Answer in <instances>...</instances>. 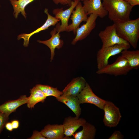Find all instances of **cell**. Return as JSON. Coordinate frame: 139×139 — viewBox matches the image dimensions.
<instances>
[{
	"mask_svg": "<svg viewBox=\"0 0 139 139\" xmlns=\"http://www.w3.org/2000/svg\"><path fill=\"white\" fill-rule=\"evenodd\" d=\"M14 10L13 14L15 18L17 19L19 14L21 13L25 18L27 17V14L25 8L29 4L35 0H9Z\"/></svg>",
	"mask_w": 139,
	"mask_h": 139,
	"instance_id": "22",
	"label": "cell"
},
{
	"mask_svg": "<svg viewBox=\"0 0 139 139\" xmlns=\"http://www.w3.org/2000/svg\"><path fill=\"white\" fill-rule=\"evenodd\" d=\"M124 136L120 131H116L114 132L108 138L109 139H123Z\"/></svg>",
	"mask_w": 139,
	"mask_h": 139,
	"instance_id": "26",
	"label": "cell"
},
{
	"mask_svg": "<svg viewBox=\"0 0 139 139\" xmlns=\"http://www.w3.org/2000/svg\"><path fill=\"white\" fill-rule=\"evenodd\" d=\"M83 3V8L88 15L94 14L103 18L108 14L107 11L103 5L102 0H84Z\"/></svg>",
	"mask_w": 139,
	"mask_h": 139,
	"instance_id": "12",
	"label": "cell"
},
{
	"mask_svg": "<svg viewBox=\"0 0 139 139\" xmlns=\"http://www.w3.org/2000/svg\"><path fill=\"white\" fill-rule=\"evenodd\" d=\"M48 11V10L47 8L45 9L44 12L47 15V18L45 23L42 25L29 33H23L18 36L17 39L18 40L22 39H23V45L24 47L28 46L30 39L32 35L40 31L47 29L50 26H55L60 21L59 19L51 15Z\"/></svg>",
	"mask_w": 139,
	"mask_h": 139,
	"instance_id": "11",
	"label": "cell"
},
{
	"mask_svg": "<svg viewBox=\"0 0 139 139\" xmlns=\"http://www.w3.org/2000/svg\"><path fill=\"white\" fill-rule=\"evenodd\" d=\"M29 139H47L44 136L41 132L36 130L34 131L32 136Z\"/></svg>",
	"mask_w": 139,
	"mask_h": 139,
	"instance_id": "25",
	"label": "cell"
},
{
	"mask_svg": "<svg viewBox=\"0 0 139 139\" xmlns=\"http://www.w3.org/2000/svg\"><path fill=\"white\" fill-rule=\"evenodd\" d=\"M86 122L84 119L71 116L65 118L62 124L66 136H72L79 127Z\"/></svg>",
	"mask_w": 139,
	"mask_h": 139,
	"instance_id": "13",
	"label": "cell"
},
{
	"mask_svg": "<svg viewBox=\"0 0 139 139\" xmlns=\"http://www.w3.org/2000/svg\"><path fill=\"white\" fill-rule=\"evenodd\" d=\"M130 47V45L124 44L101 47L98 51L96 55L98 70L103 68L108 64L109 59L110 57L120 53L124 50L128 49Z\"/></svg>",
	"mask_w": 139,
	"mask_h": 139,
	"instance_id": "3",
	"label": "cell"
},
{
	"mask_svg": "<svg viewBox=\"0 0 139 139\" xmlns=\"http://www.w3.org/2000/svg\"><path fill=\"white\" fill-rule=\"evenodd\" d=\"M98 16L95 14H90L86 22L77 29L76 36L71 42L72 45H75L77 41L84 39L90 34L95 27L96 21Z\"/></svg>",
	"mask_w": 139,
	"mask_h": 139,
	"instance_id": "9",
	"label": "cell"
},
{
	"mask_svg": "<svg viewBox=\"0 0 139 139\" xmlns=\"http://www.w3.org/2000/svg\"><path fill=\"white\" fill-rule=\"evenodd\" d=\"M127 2L133 7L135 5H139V0H128Z\"/></svg>",
	"mask_w": 139,
	"mask_h": 139,
	"instance_id": "29",
	"label": "cell"
},
{
	"mask_svg": "<svg viewBox=\"0 0 139 139\" xmlns=\"http://www.w3.org/2000/svg\"><path fill=\"white\" fill-rule=\"evenodd\" d=\"M0 6H1V4H0Z\"/></svg>",
	"mask_w": 139,
	"mask_h": 139,
	"instance_id": "33",
	"label": "cell"
},
{
	"mask_svg": "<svg viewBox=\"0 0 139 139\" xmlns=\"http://www.w3.org/2000/svg\"><path fill=\"white\" fill-rule=\"evenodd\" d=\"M5 127L7 130L10 132L12 131L13 129L11 122H7L5 125Z\"/></svg>",
	"mask_w": 139,
	"mask_h": 139,
	"instance_id": "30",
	"label": "cell"
},
{
	"mask_svg": "<svg viewBox=\"0 0 139 139\" xmlns=\"http://www.w3.org/2000/svg\"><path fill=\"white\" fill-rule=\"evenodd\" d=\"M124 0L126 1H127H127H128V0Z\"/></svg>",
	"mask_w": 139,
	"mask_h": 139,
	"instance_id": "32",
	"label": "cell"
},
{
	"mask_svg": "<svg viewBox=\"0 0 139 139\" xmlns=\"http://www.w3.org/2000/svg\"><path fill=\"white\" fill-rule=\"evenodd\" d=\"M13 129L18 128L19 126V122L18 120H14L11 122Z\"/></svg>",
	"mask_w": 139,
	"mask_h": 139,
	"instance_id": "28",
	"label": "cell"
},
{
	"mask_svg": "<svg viewBox=\"0 0 139 139\" xmlns=\"http://www.w3.org/2000/svg\"><path fill=\"white\" fill-rule=\"evenodd\" d=\"M84 0H72V1H74V2H76V1H83Z\"/></svg>",
	"mask_w": 139,
	"mask_h": 139,
	"instance_id": "31",
	"label": "cell"
},
{
	"mask_svg": "<svg viewBox=\"0 0 139 139\" xmlns=\"http://www.w3.org/2000/svg\"><path fill=\"white\" fill-rule=\"evenodd\" d=\"M98 36L102 43V48L112 46L117 44H129L128 42L118 36L114 23L112 25L107 26L104 30L101 31Z\"/></svg>",
	"mask_w": 139,
	"mask_h": 139,
	"instance_id": "6",
	"label": "cell"
},
{
	"mask_svg": "<svg viewBox=\"0 0 139 139\" xmlns=\"http://www.w3.org/2000/svg\"><path fill=\"white\" fill-rule=\"evenodd\" d=\"M30 90V95L29 97L27 104L29 108L32 109L38 102H44L47 97L41 90L36 86Z\"/></svg>",
	"mask_w": 139,
	"mask_h": 139,
	"instance_id": "20",
	"label": "cell"
},
{
	"mask_svg": "<svg viewBox=\"0 0 139 139\" xmlns=\"http://www.w3.org/2000/svg\"><path fill=\"white\" fill-rule=\"evenodd\" d=\"M77 97L80 104L85 103L92 104L102 109L106 101L96 95L87 82Z\"/></svg>",
	"mask_w": 139,
	"mask_h": 139,
	"instance_id": "7",
	"label": "cell"
},
{
	"mask_svg": "<svg viewBox=\"0 0 139 139\" xmlns=\"http://www.w3.org/2000/svg\"><path fill=\"white\" fill-rule=\"evenodd\" d=\"M86 82L82 76L73 79L63 90V95L77 96L84 88Z\"/></svg>",
	"mask_w": 139,
	"mask_h": 139,
	"instance_id": "15",
	"label": "cell"
},
{
	"mask_svg": "<svg viewBox=\"0 0 139 139\" xmlns=\"http://www.w3.org/2000/svg\"><path fill=\"white\" fill-rule=\"evenodd\" d=\"M36 86L41 90L46 97L52 96L56 98L63 94V92L58 90L56 88H54L49 85L41 84H37Z\"/></svg>",
	"mask_w": 139,
	"mask_h": 139,
	"instance_id": "23",
	"label": "cell"
},
{
	"mask_svg": "<svg viewBox=\"0 0 139 139\" xmlns=\"http://www.w3.org/2000/svg\"><path fill=\"white\" fill-rule=\"evenodd\" d=\"M118 36L136 48L139 38V18L121 22L113 21Z\"/></svg>",
	"mask_w": 139,
	"mask_h": 139,
	"instance_id": "1",
	"label": "cell"
},
{
	"mask_svg": "<svg viewBox=\"0 0 139 139\" xmlns=\"http://www.w3.org/2000/svg\"><path fill=\"white\" fill-rule=\"evenodd\" d=\"M102 0L110 20L113 21L124 22L130 20L133 7L127 2L124 0Z\"/></svg>",
	"mask_w": 139,
	"mask_h": 139,
	"instance_id": "2",
	"label": "cell"
},
{
	"mask_svg": "<svg viewBox=\"0 0 139 139\" xmlns=\"http://www.w3.org/2000/svg\"><path fill=\"white\" fill-rule=\"evenodd\" d=\"M54 3L56 4H58L70 6L71 4L72 0H52Z\"/></svg>",
	"mask_w": 139,
	"mask_h": 139,
	"instance_id": "27",
	"label": "cell"
},
{
	"mask_svg": "<svg viewBox=\"0 0 139 139\" xmlns=\"http://www.w3.org/2000/svg\"><path fill=\"white\" fill-rule=\"evenodd\" d=\"M121 56L127 61L132 70H137L139 67V50H130L128 49L123 50L121 53Z\"/></svg>",
	"mask_w": 139,
	"mask_h": 139,
	"instance_id": "21",
	"label": "cell"
},
{
	"mask_svg": "<svg viewBox=\"0 0 139 139\" xmlns=\"http://www.w3.org/2000/svg\"><path fill=\"white\" fill-rule=\"evenodd\" d=\"M132 70L127 60L120 56L113 63L98 70L96 73L99 74H106L117 76L126 75Z\"/></svg>",
	"mask_w": 139,
	"mask_h": 139,
	"instance_id": "4",
	"label": "cell"
},
{
	"mask_svg": "<svg viewBox=\"0 0 139 139\" xmlns=\"http://www.w3.org/2000/svg\"><path fill=\"white\" fill-rule=\"evenodd\" d=\"M47 139H64L65 135L62 124H48L40 132Z\"/></svg>",
	"mask_w": 139,
	"mask_h": 139,
	"instance_id": "16",
	"label": "cell"
},
{
	"mask_svg": "<svg viewBox=\"0 0 139 139\" xmlns=\"http://www.w3.org/2000/svg\"><path fill=\"white\" fill-rule=\"evenodd\" d=\"M60 33L57 32L56 29L55 28L50 32L51 37L50 39L45 41L37 40L38 42L46 45L50 49L51 54L50 61L53 59L55 55V49L57 48L59 49L63 45V40L60 39Z\"/></svg>",
	"mask_w": 139,
	"mask_h": 139,
	"instance_id": "14",
	"label": "cell"
},
{
	"mask_svg": "<svg viewBox=\"0 0 139 139\" xmlns=\"http://www.w3.org/2000/svg\"><path fill=\"white\" fill-rule=\"evenodd\" d=\"M75 8V10H73L71 15L70 19L72 23L68 25L66 31H72L75 35L80 24L83 21L86 22L88 18V15L85 12L80 1L78 2Z\"/></svg>",
	"mask_w": 139,
	"mask_h": 139,
	"instance_id": "10",
	"label": "cell"
},
{
	"mask_svg": "<svg viewBox=\"0 0 139 139\" xmlns=\"http://www.w3.org/2000/svg\"><path fill=\"white\" fill-rule=\"evenodd\" d=\"M104 114L103 122L107 127H116L122 117L119 109L112 102L106 101L102 109Z\"/></svg>",
	"mask_w": 139,
	"mask_h": 139,
	"instance_id": "5",
	"label": "cell"
},
{
	"mask_svg": "<svg viewBox=\"0 0 139 139\" xmlns=\"http://www.w3.org/2000/svg\"><path fill=\"white\" fill-rule=\"evenodd\" d=\"M82 130L73 135L74 139H93L96 135V129L93 125L86 122L82 126Z\"/></svg>",
	"mask_w": 139,
	"mask_h": 139,
	"instance_id": "19",
	"label": "cell"
},
{
	"mask_svg": "<svg viewBox=\"0 0 139 139\" xmlns=\"http://www.w3.org/2000/svg\"><path fill=\"white\" fill-rule=\"evenodd\" d=\"M56 98L58 101L63 103L68 107L75 114L76 117H79L81 109L77 96L62 94Z\"/></svg>",
	"mask_w": 139,
	"mask_h": 139,
	"instance_id": "18",
	"label": "cell"
},
{
	"mask_svg": "<svg viewBox=\"0 0 139 139\" xmlns=\"http://www.w3.org/2000/svg\"><path fill=\"white\" fill-rule=\"evenodd\" d=\"M79 1H72L71 5L68 9L64 10L63 8H57L54 9L53 14L56 18L59 19L61 22L57 23L56 27L57 32H59L67 31L68 26V22L72 12Z\"/></svg>",
	"mask_w": 139,
	"mask_h": 139,
	"instance_id": "8",
	"label": "cell"
},
{
	"mask_svg": "<svg viewBox=\"0 0 139 139\" xmlns=\"http://www.w3.org/2000/svg\"><path fill=\"white\" fill-rule=\"evenodd\" d=\"M29 99L25 95L21 96L18 99L5 102L0 105V112L9 116L20 106L27 103Z\"/></svg>",
	"mask_w": 139,
	"mask_h": 139,
	"instance_id": "17",
	"label": "cell"
},
{
	"mask_svg": "<svg viewBox=\"0 0 139 139\" xmlns=\"http://www.w3.org/2000/svg\"><path fill=\"white\" fill-rule=\"evenodd\" d=\"M9 116L4 113L0 112V134L8 121Z\"/></svg>",
	"mask_w": 139,
	"mask_h": 139,
	"instance_id": "24",
	"label": "cell"
}]
</instances>
